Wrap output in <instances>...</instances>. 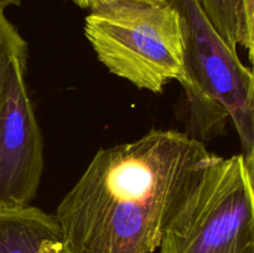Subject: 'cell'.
Wrapping results in <instances>:
<instances>
[{
    "label": "cell",
    "mask_w": 254,
    "mask_h": 253,
    "mask_svg": "<svg viewBox=\"0 0 254 253\" xmlns=\"http://www.w3.org/2000/svg\"><path fill=\"white\" fill-rule=\"evenodd\" d=\"M21 0H0V10L5 11V9L12 5H20Z\"/></svg>",
    "instance_id": "obj_11"
},
{
    "label": "cell",
    "mask_w": 254,
    "mask_h": 253,
    "mask_svg": "<svg viewBox=\"0 0 254 253\" xmlns=\"http://www.w3.org/2000/svg\"><path fill=\"white\" fill-rule=\"evenodd\" d=\"M141 1L155 2V4H166V2H169V0H141Z\"/></svg>",
    "instance_id": "obj_13"
},
{
    "label": "cell",
    "mask_w": 254,
    "mask_h": 253,
    "mask_svg": "<svg viewBox=\"0 0 254 253\" xmlns=\"http://www.w3.org/2000/svg\"><path fill=\"white\" fill-rule=\"evenodd\" d=\"M202 9L225 41L237 50L246 46V30L241 0H200Z\"/></svg>",
    "instance_id": "obj_7"
},
{
    "label": "cell",
    "mask_w": 254,
    "mask_h": 253,
    "mask_svg": "<svg viewBox=\"0 0 254 253\" xmlns=\"http://www.w3.org/2000/svg\"><path fill=\"white\" fill-rule=\"evenodd\" d=\"M20 55H27L26 41L0 10V108L5 98L11 63Z\"/></svg>",
    "instance_id": "obj_8"
},
{
    "label": "cell",
    "mask_w": 254,
    "mask_h": 253,
    "mask_svg": "<svg viewBox=\"0 0 254 253\" xmlns=\"http://www.w3.org/2000/svg\"><path fill=\"white\" fill-rule=\"evenodd\" d=\"M0 253H69L56 216L35 206L0 210Z\"/></svg>",
    "instance_id": "obj_6"
},
{
    "label": "cell",
    "mask_w": 254,
    "mask_h": 253,
    "mask_svg": "<svg viewBox=\"0 0 254 253\" xmlns=\"http://www.w3.org/2000/svg\"><path fill=\"white\" fill-rule=\"evenodd\" d=\"M68 1L73 2L74 5H77L81 9H93V7L98 6L102 2L107 1V0H68Z\"/></svg>",
    "instance_id": "obj_10"
},
{
    "label": "cell",
    "mask_w": 254,
    "mask_h": 253,
    "mask_svg": "<svg viewBox=\"0 0 254 253\" xmlns=\"http://www.w3.org/2000/svg\"><path fill=\"white\" fill-rule=\"evenodd\" d=\"M84 35L97 59L138 88L161 93L185 77L183 27L170 2L107 0L89 10Z\"/></svg>",
    "instance_id": "obj_3"
},
{
    "label": "cell",
    "mask_w": 254,
    "mask_h": 253,
    "mask_svg": "<svg viewBox=\"0 0 254 253\" xmlns=\"http://www.w3.org/2000/svg\"><path fill=\"white\" fill-rule=\"evenodd\" d=\"M212 154L178 130L102 148L57 207L69 253H156Z\"/></svg>",
    "instance_id": "obj_1"
},
{
    "label": "cell",
    "mask_w": 254,
    "mask_h": 253,
    "mask_svg": "<svg viewBox=\"0 0 254 253\" xmlns=\"http://www.w3.org/2000/svg\"><path fill=\"white\" fill-rule=\"evenodd\" d=\"M246 164H247V168H248V170H250V174H251V176H252V180L254 183V148L252 151V155H251L250 158L246 160Z\"/></svg>",
    "instance_id": "obj_12"
},
{
    "label": "cell",
    "mask_w": 254,
    "mask_h": 253,
    "mask_svg": "<svg viewBox=\"0 0 254 253\" xmlns=\"http://www.w3.org/2000/svg\"><path fill=\"white\" fill-rule=\"evenodd\" d=\"M246 30V49L248 51L254 74V0H241Z\"/></svg>",
    "instance_id": "obj_9"
},
{
    "label": "cell",
    "mask_w": 254,
    "mask_h": 253,
    "mask_svg": "<svg viewBox=\"0 0 254 253\" xmlns=\"http://www.w3.org/2000/svg\"><path fill=\"white\" fill-rule=\"evenodd\" d=\"M156 253H254V183L242 154H212Z\"/></svg>",
    "instance_id": "obj_4"
},
{
    "label": "cell",
    "mask_w": 254,
    "mask_h": 253,
    "mask_svg": "<svg viewBox=\"0 0 254 253\" xmlns=\"http://www.w3.org/2000/svg\"><path fill=\"white\" fill-rule=\"evenodd\" d=\"M27 55L15 57L0 108V210L29 206L44 170V143L27 93Z\"/></svg>",
    "instance_id": "obj_5"
},
{
    "label": "cell",
    "mask_w": 254,
    "mask_h": 253,
    "mask_svg": "<svg viewBox=\"0 0 254 253\" xmlns=\"http://www.w3.org/2000/svg\"><path fill=\"white\" fill-rule=\"evenodd\" d=\"M179 12L185 49V107L190 134L201 141L223 135L228 122L247 160L254 148V76L216 30L200 0H169Z\"/></svg>",
    "instance_id": "obj_2"
}]
</instances>
